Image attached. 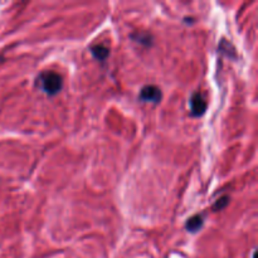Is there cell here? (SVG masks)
Instances as JSON below:
<instances>
[{
	"mask_svg": "<svg viewBox=\"0 0 258 258\" xmlns=\"http://www.w3.org/2000/svg\"><path fill=\"white\" fill-rule=\"evenodd\" d=\"M190 110L191 115L194 116H202L207 110V102L202 93L197 92L191 96L190 98Z\"/></svg>",
	"mask_w": 258,
	"mask_h": 258,
	"instance_id": "3",
	"label": "cell"
},
{
	"mask_svg": "<svg viewBox=\"0 0 258 258\" xmlns=\"http://www.w3.org/2000/svg\"><path fill=\"white\" fill-rule=\"evenodd\" d=\"M38 82H39L40 87L44 91L47 95H55L60 91L63 86L62 77H60L58 73L53 72V71H48V72L42 73L38 78Z\"/></svg>",
	"mask_w": 258,
	"mask_h": 258,
	"instance_id": "1",
	"label": "cell"
},
{
	"mask_svg": "<svg viewBox=\"0 0 258 258\" xmlns=\"http://www.w3.org/2000/svg\"><path fill=\"white\" fill-rule=\"evenodd\" d=\"M227 204H228V197H223V198H221L218 202H217V204L214 206V211H217V209L219 211V209L224 208Z\"/></svg>",
	"mask_w": 258,
	"mask_h": 258,
	"instance_id": "6",
	"label": "cell"
},
{
	"mask_svg": "<svg viewBox=\"0 0 258 258\" xmlns=\"http://www.w3.org/2000/svg\"><path fill=\"white\" fill-rule=\"evenodd\" d=\"M161 91L160 88L156 87L154 85H149L143 87L140 92V98L145 102H153V103H158L160 102L161 100Z\"/></svg>",
	"mask_w": 258,
	"mask_h": 258,
	"instance_id": "2",
	"label": "cell"
},
{
	"mask_svg": "<svg viewBox=\"0 0 258 258\" xmlns=\"http://www.w3.org/2000/svg\"><path fill=\"white\" fill-rule=\"evenodd\" d=\"M203 223H204L203 217L194 216V217H191L188 222H186V229H188L189 232H191V233H196V232H198L199 229L203 227Z\"/></svg>",
	"mask_w": 258,
	"mask_h": 258,
	"instance_id": "4",
	"label": "cell"
},
{
	"mask_svg": "<svg viewBox=\"0 0 258 258\" xmlns=\"http://www.w3.org/2000/svg\"><path fill=\"white\" fill-rule=\"evenodd\" d=\"M91 52H92L93 57L97 58L98 60H103L108 55V48L102 44H97L91 48Z\"/></svg>",
	"mask_w": 258,
	"mask_h": 258,
	"instance_id": "5",
	"label": "cell"
}]
</instances>
